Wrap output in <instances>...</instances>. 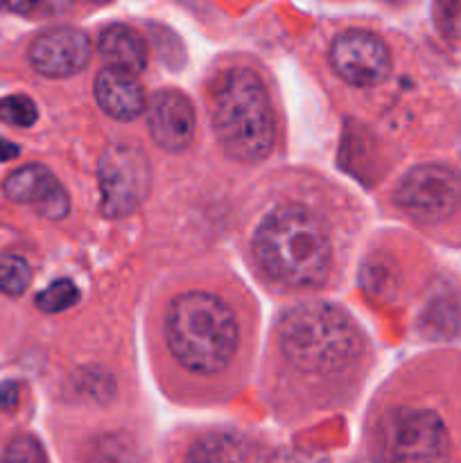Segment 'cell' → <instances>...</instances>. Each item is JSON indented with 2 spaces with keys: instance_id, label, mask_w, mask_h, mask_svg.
Returning a JSON list of instances; mask_svg holds the SVG:
<instances>
[{
  "instance_id": "obj_15",
  "label": "cell",
  "mask_w": 461,
  "mask_h": 463,
  "mask_svg": "<svg viewBox=\"0 0 461 463\" xmlns=\"http://www.w3.org/2000/svg\"><path fill=\"white\" fill-rule=\"evenodd\" d=\"M32 283V269L21 256H0V292L21 297Z\"/></svg>"
},
{
  "instance_id": "obj_22",
  "label": "cell",
  "mask_w": 461,
  "mask_h": 463,
  "mask_svg": "<svg viewBox=\"0 0 461 463\" xmlns=\"http://www.w3.org/2000/svg\"><path fill=\"white\" fill-rule=\"evenodd\" d=\"M18 156V147L14 143H9V140L0 138V163L3 161H12V158Z\"/></svg>"
},
{
  "instance_id": "obj_14",
  "label": "cell",
  "mask_w": 461,
  "mask_h": 463,
  "mask_svg": "<svg viewBox=\"0 0 461 463\" xmlns=\"http://www.w3.org/2000/svg\"><path fill=\"white\" fill-rule=\"evenodd\" d=\"M185 463H249V452L240 439L211 434L194 443Z\"/></svg>"
},
{
  "instance_id": "obj_20",
  "label": "cell",
  "mask_w": 461,
  "mask_h": 463,
  "mask_svg": "<svg viewBox=\"0 0 461 463\" xmlns=\"http://www.w3.org/2000/svg\"><path fill=\"white\" fill-rule=\"evenodd\" d=\"M269 463H330V459L321 452L301 450V448H283L271 457Z\"/></svg>"
},
{
  "instance_id": "obj_12",
  "label": "cell",
  "mask_w": 461,
  "mask_h": 463,
  "mask_svg": "<svg viewBox=\"0 0 461 463\" xmlns=\"http://www.w3.org/2000/svg\"><path fill=\"white\" fill-rule=\"evenodd\" d=\"M95 98L98 104L116 120H131L140 116L145 109L143 86L138 84L136 75L129 72L104 68L95 80Z\"/></svg>"
},
{
  "instance_id": "obj_8",
  "label": "cell",
  "mask_w": 461,
  "mask_h": 463,
  "mask_svg": "<svg viewBox=\"0 0 461 463\" xmlns=\"http://www.w3.org/2000/svg\"><path fill=\"white\" fill-rule=\"evenodd\" d=\"M330 63L342 80L353 86H375L391 71V52L371 32H343L330 48Z\"/></svg>"
},
{
  "instance_id": "obj_16",
  "label": "cell",
  "mask_w": 461,
  "mask_h": 463,
  "mask_svg": "<svg viewBox=\"0 0 461 463\" xmlns=\"http://www.w3.org/2000/svg\"><path fill=\"white\" fill-rule=\"evenodd\" d=\"M77 301H80V289L75 288L72 280L66 279L57 280V283L45 288L41 294H36V307H39L41 312H50V315L68 310V307L75 306Z\"/></svg>"
},
{
  "instance_id": "obj_11",
  "label": "cell",
  "mask_w": 461,
  "mask_h": 463,
  "mask_svg": "<svg viewBox=\"0 0 461 463\" xmlns=\"http://www.w3.org/2000/svg\"><path fill=\"white\" fill-rule=\"evenodd\" d=\"M149 134L167 152H181L194 138V109L179 90H161L149 104Z\"/></svg>"
},
{
  "instance_id": "obj_2",
  "label": "cell",
  "mask_w": 461,
  "mask_h": 463,
  "mask_svg": "<svg viewBox=\"0 0 461 463\" xmlns=\"http://www.w3.org/2000/svg\"><path fill=\"white\" fill-rule=\"evenodd\" d=\"M165 335L172 353L185 369L211 375L229 364L238 344V324L221 298L188 292L167 310Z\"/></svg>"
},
{
  "instance_id": "obj_19",
  "label": "cell",
  "mask_w": 461,
  "mask_h": 463,
  "mask_svg": "<svg viewBox=\"0 0 461 463\" xmlns=\"http://www.w3.org/2000/svg\"><path fill=\"white\" fill-rule=\"evenodd\" d=\"M0 463H48V459H45L43 448L39 446L36 439L21 434V437H14L9 441Z\"/></svg>"
},
{
  "instance_id": "obj_18",
  "label": "cell",
  "mask_w": 461,
  "mask_h": 463,
  "mask_svg": "<svg viewBox=\"0 0 461 463\" xmlns=\"http://www.w3.org/2000/svg\"><path fill=\"white\" fill-rule=\"evenodd\" d=\"M36 107L25 95H9L0 99V120L14 127H32L36 122Z\"/></svg>"
},
{
  "instance_id": "obj_21",
  "label": "cell",
  "mask_w": 461,
  "mask_h": 463,
  "mask_svg": "<svg viewBox=\"0 0 461 463\" xmlns=\"http://www.w3.org/2000/svg\"><path fill=\"white\" fill-rule=\"evenodd\" d=\"M18 405V387L12 380L0 383V410H14Z\"/></svg>"
},
{
  "instance_id": "obj_10",
  "label": "cell",
  "mask_w": 461,
  "mask_h": 463,
  "mask_svg": "<svg viewBox=\"0 0 461 463\" xmlns=\"http://www.w3.org/2000/svg\"><path fill=\"white\" fill-rule=\"evenodd\" d=\"M5 194L12 202L27 203L48 220H61L71 208L63 185L43 165H25L12 172L5 181Z\"/></svg>"
},
{
  "instance_id": "obj_13",
  "label": "cell",
  "mask_w": 461,
  "mask_h": 463,
  "mask_svg": "<svg viewBox=\"0 0 461 463\" xmlns=\"http://www.w3.org/2000/svg\"><path fill=\"white\" fill-rule=\"evenodd\" d=\"M99 54L113 71L138 75L147 61V50L138 32L127 25H108L99 36Z\"/></svg>"
},
{
  "instance_id": "obj_9",
  "label": "cell",
  "mask_w": 461,
  "mask_h": 463,
  "mask_svg": "<svg viewBox=\"0 0 461 463\" xmlns=\"http://www.w3.org/2000/svg\"><path fill=\"white\" fill-rule=\"evenodd\" d=\"M90 43L75 27H54L36 36L30 45V61L45 77H71L89 63Z\"/></svg>"
},
{
  "instance_id": "obj_7",
  "label": "cell",
  "mask_w": 461,
  "mask_h": 463,
  "mask_svg": "<svg viewBox=\"0 0 461 463\" xmlns=\"http://www.w3.org/2000/svg\"><path fill=\"white\" fill-rule=\"evenodd\" d=\"M99 190L102 213L108 217H125L134 213L149 190L147 158L131 145L107 149L99 161Z\"/></svg>"
},
{
  "instance_id": "obj_4",
  "label": "cell",
  "mask_w": 461,
  "mask_h": 463,
  "mask_svg": "<svg viewBox=\"0 0 461 463\" xmlns=\"http://www.w3.org/2000/svg\"><path fill=\"white\" fill-rule=\"evenodd\" d=\"M280 344L287 360L307 373H334L360 351L351 317L325 303L296 306L280 321Z\"/></svg>"
},
{
  "instance_id": "obj_23",
  "label": "cell",
  "mask_w": 461,
  "mask_h": 463,
  "mask_svg": "<svg viewBox=\"0 0 461 463\" xmlns=\"http://www.w3.org/2000/svg\"><path fill=\"white\" fill-rule=\"evenodd\" d=\"M360 463H380V461H360Z\"/></svg>"
},
{
  "instance_id": "obj_3",
  "label": "cell",
  "mask_w": 461,
  "mask_h": 463,
  "mask_svg": "<svg viewBox=\"0 0 461 463\" xmlns=\"http://www.w3.org/2000/svg\"><path fill=\"white\" fill-rule=\"evenodd\" d=\"M212 125L226 152L238 161L256 163L274 145V111L260 77L251 71H230L212 93Z\"/></svg>"
},
{
  "instance_id": "obj_5",
  "label": "cell",
  "mask_w": 461,
  "mask_h": 463,
  "mask_svg": "<svg viewBox=\"0 0 461 463\" xmlns=\"http://www.w3.org/2000/svg\"><path fill=\"white\" fill-rule=\"evenodd\" d=\"M450 439L434 411L411 410L396 414L384 432L380 463H447Z\"/></svg>"
},
{
  "instance_id": "obj_17",
  "label": "cell",
  "mask_w": 461,
  "mask_h": 463,
  "mask_svg": "<svg viewBox=\"0 0 461 463\" xmlns=\"http://www.w3.org/2000/svg\"><path fill=\"white\" fill-rule=\"evenodd\" d=\"M89 463H136L134 448L125 437H102L90 450Z\"/></svg>"
},
{
  "instance_id": "obj_6",
  "label": "cell",
  "mask_w": 461,
  "mask_h": 463,
  "mask_svg": "<svg viewBox=\"0 0 461 463\" xmlns=\"http://www.w3.org/2000/svg\"><path fill=\"white\" fill-rule=\"evenodd\" d=\"M393 199L414 220L441 222L461 206V175L443 165H420L400 181Z\"/></svg>"
},
{
  "instance_id": "obj_1",
  "label": "cell",
  "mask_w": 461,
  "mask_h": 463,
  "mask_svg": "<svg viewBox=\"0 0 461 463\" xmlns=\"http://www.w3.org/2000/svg\"><path fill=\"white\" fill-rule=\"evenodd\" d=\"M256 256L262 269L278 283L307 288L325 280L333 247L328 231L310 211L283 206L258 229Z\"/></svg>"
}]
</instances>
